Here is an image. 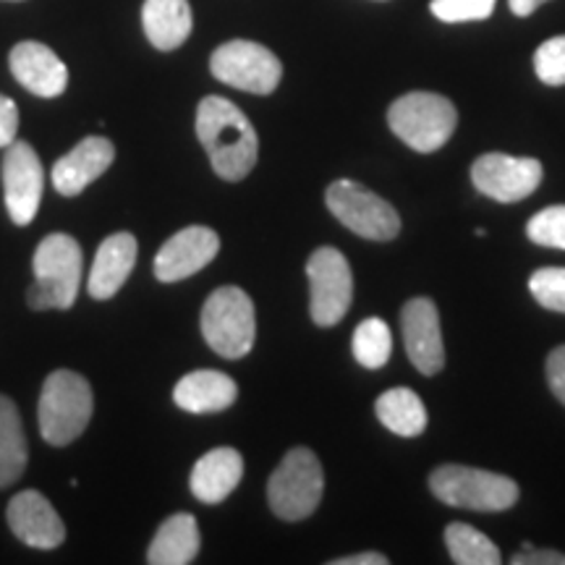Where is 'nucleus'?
<instances>
[{
	"label": "nucleus",
	"instance_id": "f257e3e1",
	"mask_svg": "<svg viewBox=\"0 0 565 565\" xmlns=\"http://www.w3.org/2000/svg\"><path fill=\"white\" fill-rule=\"evenodd\" d=\"M196 137L207 152L212 171L223 181H242L254 171L259 139L236 103L207 95L196 108Z\"/></svg>",
	"mask_w": 565,
	"mask_h": 565
},
{
	"label": "nucleus",
	"instance_id": "f03ea898",
	"mask_svg": "<svg viewBox=\"0 0 565 565\" xmlns=\"http://www.w3.org/2000/svg\"><path fill=\"white\" fill-rule=\"evenodd\" d=\"M82 246L68 233H51L34 249V282L26 303L38 312L71 309L82 286Z\"/></svg>",
	"mask_w": 565,
	"mask_h": 565
},
{
	"label": "nucleus",
	"instance_id": "7ed1b4c3",
	"mask_svg": "<svg viewBox=\"0 0 565 565\" xmlns=\"http://www.w3.org/2000/svg\"><path fill=\"white\" fill-rule=\"evenodd\" d=\"M92 408H95V398H92L87 377L71 370L53 372L42 385L38 404L40 433L45 443L61 448L82 437L92 419Z\"/></svg>",
	"mask_w": 565,
	"mask_h": 565
},
{
	"label": "nucleus",
	"instance_id": "20e7f679",
	"mask_svg": "<svg viewBox=\"0 0 565 565\" xmlns=\"http://www.w3.org/2000/svg\"><path fill=\"white\" fill-rule=\"evenodd\" d=\"M391 131L414 152L429 154L448 145L458 126L456 105L435 92H408L387 110Z\"/></svg>",
	"mask_w": 565,
	"mask_h": 565
},
{
	"label": "nucleus",
	"instance_id": "39448f33",
	"mask_svg": "<svg viewBox=\"0 0 565 565\" xmlns=\"http://www.w3.org/2000/svg\"><path fill=\"white\" fill-rule=\"evenodd\" d=\"M429 487L445 505L469 508V511L500 513L519 503V484L513 479L461 463L437 466L429 477Z\"/></svg>",
	"mask_w": 565,
	"mask_h": 565
},
{
	"label": "nucleus",
	"instance_id": "423d86ee",
	"mask_svg": "<svg viewBox=\"0 0 565 565\" xmlns=\"http://www.w3.org/2000/svg\"><path fill=\"white\" fill-rule=\"evenodd\" d=\"M202 335L217 356L244 359L257 338V320L249 294L238 286H223L202 307Z\"/></svg>",
	"mask_w": 565,
	"mask_h": 565
},
{
	"label": "nucleus",
	"instance_id": "0eeeda50",
	"mask_svg": "<svg viewBox=\"0 0 565 565\" xmlns=\"http://www.w3.org/2000/svg\"><path fill=\"white\" fill-rule=\"evenodd\" d=\"M322 490L320 458L309 448H291L267 482V503L282 521H303L317 511Z\"/></svg>",
	"mask_w": 565,
	"mask_h": 565
},
{
	"label": "nucleus",
	"instance_id": "6e6552de",
	"mask_svg": "<svg viewBox=\"0 0 565 565\" xmlns=\"http://www.w3.org/2000/svg\"><path fill=\"white\" fill-rule=\"evenodd\" d=\"M324 202L335 221H341L345 228L366 242H393L401 233V217L393 204L370 192L362 183L351 179L330 183Z\"/></svg>",
	"mask_w": 565,
	"mask_h": 565
},
{
	"label": "nucleus",
	"instance_id": "1a4fd4ad",
	"mask_svg": "<svg viewBox=\"0 0 565 565\" xmlns=\"http://www.w3.org/2000/svg\"><path fill=\"white\" fill-rule=\"evenodd\" d=\"M217 82L252 95H273L282 79V63L270 47L252 40H231L210 58Z\"/></svg>",
	"mask_w": 565,
	"mask_h": 565
},
{
	"label": "nucleus",
	"instance_id": "9d476101",
	"mask_svg": "<svg viewBox=\"0 0 565 565\" xmlns=\"http://www.w3.org/2000/svg\"><path fill=\"white\" fill-rule=\"evenodd\" d=\"M309 315L320 328H333L349 315L353 299V275L349 259L333 246H320L307 263Z\"/></svg>",
	"mask_w": 565,
	"mask_h": 565
},
{
	"label": "nucleus",
	"instance_id": "9b49d317",
	"mask_svg": "<svg viewBox=\"0 0 565 565\" xmlns=\"http://www.w3.org/2000/svg\"><path fill=\"white\" fill-rule=\"evenodd\" d=\"M542 168L534 158H513L503 152H487L471 166V181L484 196L494 202H521L540 189Z\"/></svg>",
	"mask_w": 565,
	"mask_h": 565
},
{
	"label": "nucleus",
	"instance_id": "f8f14e48",
	"mask_svg": "<svg viewBox=\"0 0 565 565\" xmlns=\"http://www.w3.org/2000/svg\"><path fill=\"white\" fill-rule=\"evenodd\" d=\"M42 173L40 154L26 141H11L3 154V200L9 217L17 225H30L42 202Z\"/></svg>",
	"mask_w": 565,
	"mask_h": 565
},
{
	"label": "nucleus",
	"instance_id": "ddd939ff",
	"mask_svg": "<svg viewBox=\"0 0 565 565\" xmlns=\"http://www.w3.org/2000/svg\"><path fill=\"white\" fill-rule=\"evenodd\" d=\"M221 252V236L207 225H189L168 238L154 257V278L179 282L204 270Z\"/></svg>",
	"mask_w": 565,
	"mask_h": 565
},
{
	"label": "nucleus",
	"instance_id": "4468645a",
	"mask_svg": "<svg viewBox=\"0 0 565 565\" xmlns=\"http://www.w3.org/2000/svg\"><path fill=\"white\" fill-rule=\"evenodd\" d=\"M401 328H404V343L412 364L427 377H433L445 366V345L440 330V315L433 299L406 301L401 312Z\"/></svg>",
	"mask_w": 565,
	"mask_h": 565
},
{
	"label": "nucleus",
	"instance_id": "2eb2a0df",
	"mask_svg": "<svg viewBox=\"0 0 565 565\" xmlns=\"http://www.w3.org/2000/svg\"><path fill=\"white\" fill-rule=\"evenodd\" d=\"M9 526L24 545L34 550H55L66 542V526L51 500L38 490H21L9 503Z\"/></svg>",
	"mask_w": 565,
	"mask_h": 565
},
{
	"label": "nucleus",
	"instance_id": "dca6fc26",
	"mask_svg": "<svg viewBox=\"0 0 565 565\" xmlns=\"http://www.w3.org/2000/svg\"><path fill=\"white\" fill-rule=\"evenodd\" d=\"M11 74L21 87L38 97H58L66 92L68 68L51 47L42 42L26 40L13 45L9 55Z\"/></svg>",
	"mask_w": 565,
	"mask_h": 565
},
{
	"label": "nucleus",
	"instance_id": "f3484780",
	"mask_svg": "<svg viewBox=\"0 0 565 565\" xmlns=\"http://www.w3.org/2000/svg\"><path fill=\"white\" fill-rule=\"evenodd\" d=\"M116 147L105 137H87L53 166V186L61 196H76L108 171Z\"/></svg>",
	"mask_w": 565,
	"mask_h": 565
},
{
	"label": "nucleus",
	"instance_id": "a211bd4d",
	"mask_svg": "<svg viewBox=\"0 0 565 565\" xmlns=\"http://www.w3.org/2000/svg\"><path fill=\"white\" fill-rule=\"evenodd\" d=\"M137 238L131 233H113V236L105 238L89 270L87 291L92 299L105 301L121 291L134 270V263H137Z\"/></svg>",
	"mask_w": 565,
	"mask_h": 565
},
{
	"label": "nucleus",
	"instance_id": "6ab92c4d",
	"mask_svg": "<svg viewBox=\"0 0 565 565\" xmlns=\"http://www.w3.org/2000/svg\"><path fill=\"white\" fill-rule=\"evenodd\" d=\"M244 477V458L236 448H215L204 454L200 461L194 463L192 479V494L200 503L217 505L223 503L228 494L236 490Z\"/></svg>",
	"mask_w": 565,
	"mask_h": 565
},
{
	"label": "nucleus",
	"instance_id": "aec40b11",
	"mask_svg": "<svg viewBox=\"0 0 565 565\" xmlns=\"http://www.w3.org/2000/svg\"><path fill=\"white\" fill-rule=\"evenodd\" d=\"M238 387L233 377L215 370L189 372L173 387L175 406L189 414H217L236 404Z\"/></svg>",
	"mask_w": 565,
	"mask_h": 565
},
{
	"label": "nucleus",
	"instance_id": "412c9836",
	"mask_svg": "<svg viewBox=\"0 0 565 565\" xmlns=\"http://www.w3.org/2000/svg\"><path fill=\"white\" fill-rule=\"evenodd\" d=\"M192 6L189 0H145L141 6V26L152 47L171 53L181 47L192 34Z\"/></svg>",
	"mask_w": 565,
	"mask_h": 565
},
{
	"label": "nucleus",
	"instance_id": "4be33fe9",
	"mask_svg": "<svg viewBox=\"0 0 565 565\" xmlns=\"http://www.w3.org/2000/svg\"><path fill=\"white\" fill-rule=\"evenodd\" d=\"M202 547L200 526L192 513H173L166 519L152 536L150 550H147V563L150 565H189L196 561Z\"/></svg>",
	"mask_w": 565,
	"mask_h": 565
},
{
	"label": "nucleus",
	"instance_id": "5701e85b",
	"mask_svg": "<svg viewBox=\"0 0 565 565\" xmlns=\"http://www.w3.org/2000/svg\"><path fill=\"white\" fill-rule=\"evenodd\" d=\"M377 419L401 437H419L427 429V408L412 387H391L374 404Z\"/></svg>",
	"mask_w": 565,
	"mask_h": 565
},
{
	"label": "nucleus",
	"instance_id": "b1692460",
	"mask_svg": "<svg viewBox=\"0 0 565 565\" xmlns=\"http://www.w3.org/2000/svg\"><path fill=\"white\" fill-rule=\"evenodd\" d=\"M30 448L21 427L19 408L9 395H0V487H11L24 475Z\"/></svg>",
	"mask_w": 565,
	"mask_h": 565
},
{
	"label": "nucleus",
	"instance_id": "393cba45",
	"mask_svg": "<svg viewBox=\"0 0 565 565\" xmlns=\"http://www.w3.org/2000/svg\"><path fill=\"white\" fill-rule=\"evenodd\" d=\"M445 547H448L450 561L458 565H498L503 561L490 536L461 521L445 529Z\"/></svg>",
	"mask_w": 565,
	"mask_h": 565
},
{
	"label": "nucleus",
	"instance_id": "a878e982",
	"mask_svg": "<svg viewBox=\"0 0 565 565\" xmlns=\"http://www.w3.org/2000/svg\"><path fill=\"white\" fill-rule=\"evenodd\" d=\"M353 356L356 362L366 366V370H380L391 362L393 353V333L385 320L380 317H370V320L359 322L353 330Z\"/></svg>",
	"mask_w": 565,
	"mask_h": 565
},
{
	"label": "nucleus",
	"instance_id": "bb28decb",
	"mask_svg": "<svg viewBox=\"0 0 565 565\" xmlns=\"http://www.w3.org/2000/svg\"><path fill=\"white\" fill-rule=\"evenodd\" d=\"M529 242L550 246V249H565V204H553L536 212L526 223Z\"/></svg>",
	"mask_w": 565,
	"mask_h": 565
},
{
	"label": "nucleus",
	"instance_id": "cd10ccee",
	"mask_svg": "<svg viewBox=\"0 0 565 565\" xmlns=\"http://www.w3.org/2000/svg\"><path fill=\"white\" fill-rule=\"evenodd\" d=\"M529 291L536 303L565 315V267H542L529 278Z\"/></svg>",
	"mask_w": 565,
	"mask_h": 565
},
{
	"label": "nucleus",
	"instance_id": "c85d7f7f",
	"mask_svg": "<svg viewBox=\"0 0 565 565\" xmlns=\"http://www.w3.org/2000/svg\"><path fill=\"white\" fill-rule=\"evenodd\" d=\"M534 71L547 87H565V34L542 42L534 53Z\"/></svg>",
	"mask_w": 565,
	"mask_h": 565
},
{
	"label": "nucleus",
	"instance_id": "c756f323",
	"mask_svg": "<svg viewBox=\"0 0 565 565\" xmlns=\"http://www.w3.org/2000/svg\"><path fill=\"white\" fill-rule=\"evenodd\" d=\"M498 0H433V13L445 24H463V21L490 19Z\"/></svg>",
	"mask_w": 565,
	"mask_h": 565
},
{
	"label": "nucleus",
	"instance_id": "7c9ffc66",
	"mask_svg": "<svg viewBox=\"0 0 565 565\" xmlns=\"http://www.w3.org/2000/svg\"><path fill=\"white\" fill-rule=\"evenodd\" d=\"M19 134V108L11 97L0 95V147H9Z\"/></svg>",
	"mask_w": 565,
	"mask_h": 565
},
{
	"label": "nucleus",
	"instance_id": "2f4dec72",
	"mask_svg": "<svg viewBox=\"0 0 565 565\" xmlns=\"http://www.w3.org/2000/svg\"><path fill=\"white\" fill-rule=\"evenodd\" d=\"M547 383L553 387L555 398L565 404V345H557L547 356Z\"/></svg>",
	"mask_w": 565,
	"mask_h": 565
},
{
	"label": "nucleus",
	"instance_id": "473e14b6",
	"mask_svg": "<svg viewBox=\"0 0 565 565\" xmlns=\"http://www.w3.org/2000/svg\"><path fill=\"white\" fill-rule=\"evenodd\" d=\"M513 565H565V555L555 553V550H536L532 545H524L521 553L511 557Z\"/></svg>",
	"mask_w": 565,
	"mask_h": 565
},
{
	"label": "nucleus",
	"instance_id": "72a5a7b5",
	"mask_svg": "<svg viewBox=\"0 0 565 565\" xmlns=\"http://www.w3.org/2000/svg\"><path fill=\"white\" fill-rule=\"evenodd\" d=\"M330 565H387V557L383 553H362L338 557V561H330Z\"/></svg>",
	"mask_w": 565,
	"mask_h": 565
},
{
	"label": "nucleus",
	"instance_id": "f704fd0d",
	"mask_svg": "<svg viewBox=\"0 0 565 565\" xmlns=\"http://www.w3.org/2000/svg\"><path fill=\"white\" fill-rule=\"evenodd\" d=\"M545 3L547 0H508V6H511V11L515 13V17H532V13Z\"/></svg>",
	"mask_w": 565,
	"mask_h": 565
}]
</instances>
